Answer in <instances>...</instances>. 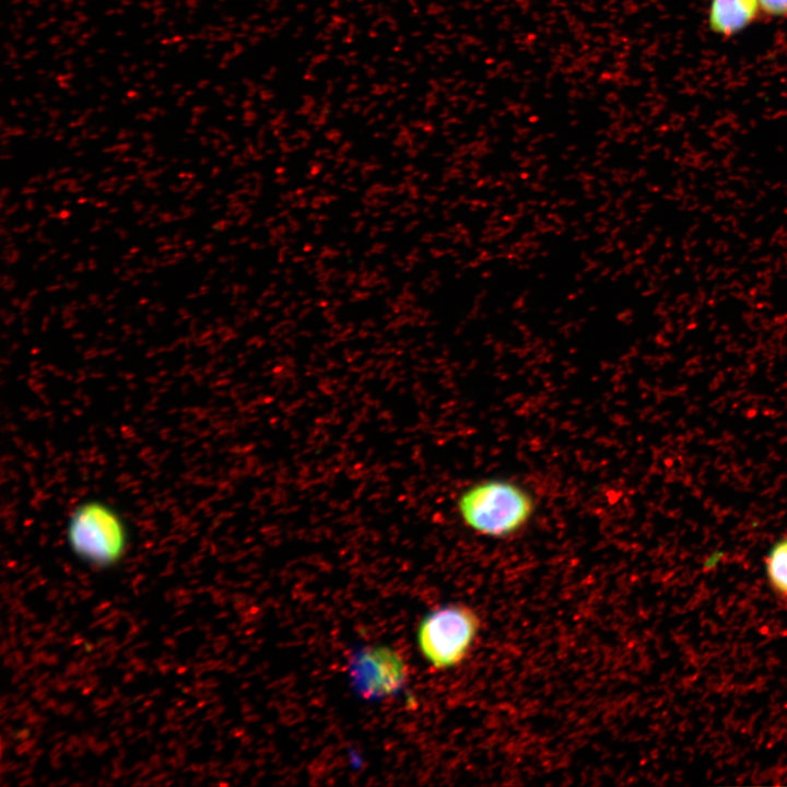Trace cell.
I'll use <instances>...</instances> for the list:
<instances>
[{"label": "cell", "instance_id": "7a4b0ae2", "mask_svg": "<svg viewBox=\"0 0 787 787\" xmlns=\"http://www.w3.org/2000/svg\"><path fill=\"white\" fill-rule=\"evenodd\" d=\"M64 538L71 554L97 569L119 564L128 552L130 529L122 514L102 498L78 503L67 517Z\"/></svg>", "mask_w": 787, "mask_h": 787}, {"label": "cell", "instance_id": "3957f363", "mask_svg": "<svg viewBox=\"0 0 787 787\" xmlns=\"http://www.w3.org/2000/svg\"><path fill=\"white\" fill-rule=\"evenodd\" d=\"M482 629L480 614L465 603H449L428 612L420 622L416 641L421 655L435 669L461 665Z\"/></svg>", "mask_w": 787, "mask_h": 787}, {"label": "cell", "instance_id": "52a82bcc", "mask_svg": "<svg viewBox=\"0 0 787 787\" xmlns=\"http://www.w3.org/2000/svg\"><path fill=\"white\" fill-rule=\"evenodd\" d=\"M760 10L773 17H787V0H757Z\"/></svg>", "mask_w": 787, "mask_h": 787}, {"label": "cell", "instance_id": "8992f818", "mask_svg": "<svg viewBox=\"0 0 787 787\" xmlns=\"http://www.w3.org/2000/svg\"><path fill=\"white\" fill-rule=\"evenodd\" d=\"M766 572L772 588L787 598V538L771 549L766 559Z\"/></svg>", "mask_w": 787, "mask_h": 787}, {"label": "cell", "instance_id": "277c9868", "mask_svg": "<svg viewBox=\"0 0 787 787\" xmlns=\"http://www.w3.org/2000/svg\"><path fill=\"white\" fill-rule=\"evenodd\" d=\"M352 686L365 700H383L397 695L408 681V667L395 649L365 646L355 650L349 661Z\"/></svg>", "mask_w": 787, "mask_h": 787}, {"label": "cell", "instance_id": "5b68a950", "mask_svg": "<svg viewBox=\"0 0 787 787\" xmlns=\"http://www.w3.org/2000/svg\"><path fill=\"white\" fill-rule=\"evenodd\" d=\"M760 11L757 0H710L708 26L716 35L730 37L751 25Z\"/></svg>", "mask_w": 787, "mask_h": 787}, {"label": "cell", "instance_id": "6da1fadb", "mask_svg": "<svg viewBox=\"0 0 787 787\" xmlns=\"http://www.w3.org/2000/svg\"><path fill=\"white\" fill-rule=\"evenodd\" d=\"M538 501L524 484L506 478H482L456 496L455 512L465 528L490 539H508L533 520Z\"/></svg>", "mask_w": 787, "mask_h": 787}]
</instances>
